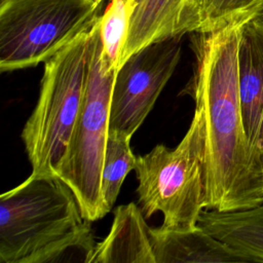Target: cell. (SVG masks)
<instances>
[{"label": "cell", "mask_w": 263, "mask_h": 263, "mask_svg": "<svg viewBox=\"0 0 263 263\" xmlns=\"http://www.w3.org/2000/svg\"><path fill=\"white\" fill-rule=\"evenodd\" d=\"M241 23L190 33L192 98L205 125V209L231 212L263 202V173L243 126L238 95Z\"/></svg>", "instance_id": "cell-1"}, {"label": "cell", "mask_w": 263, "mask_h": 263, "mask_svg": "<svg viewBox=\"0 0 263 263\" xmlns=\"http://www.w3.org/2000/svg\"><path fill=\"white\" fill-rule=\"evenodd\" d=\"M93 239L72 189L31 174L0 196V262H76Z\"/></svg>", "instance_id": "cell-2"}, {"label": "cell", "mask_w": 263, "mask_h": 263, "mask_svg": "<svg viewBox=\"0 0 263 263\" xmlns=\"http://www.w3.org/2000/svg\"><path fill=\"white\" fill-rule=\"evenodd\" d=\"M90 29L44 62L38 101L22 132L34 175L57 176L67 151L85 93Z\"/></svg>", "instance_id": "cell-3"}, {"label": "cell", "mask_w": 263, "mask_h": 263, "mask_svg": "<svg viewBox=\"0 0 263 263\" xmlns=\"http://www.w3.org/2000/svg\"><path fill=\"white\" fill-rule=\"evenodd\" d=\"M204 157L205 125L201 111L195 108L191 124L175 149L159 144L137 157V193L145 218L161 212L163 229L197 227L205 209Z\"/></svg>", "instance_id": "cell-4"}, {"label": "cell", "mask_w": 263, "mask_h": 263, "mask_svg": "<svg viewBox=\"0 0 263 263\" xmlns=\"http://www.w3.org/2000/svg\"><path fill=\"white\" fill-rule=\"evenodd\" d=\"M99 20L100 16L90 29L89 60L82 107L67 151L55 173L72 189L83 217L90 222L103 218L110 211L102 193V171L116 76V72L107 73L102 70Z\"/></svg>", "instance_id": "cell-5"}, {"label": "cell", "mask_w": 263, "mask_h": 263, "mask_svg": "<svg viewBox=\"0 0 263 263\" xmlns=\"http://www.w3.org/2000/svg\"><path fill=\"white\" fill-rule=\"evenodd\" d=\"M97 0H7L0 3V70L46 62L101 15Z\"/></svg>", "instance_id": "cell-6"}, {"label": "cell", "mask_w": 263, "mask_h": 263, "mask_svg": "<svg viewBox=\"0 0 263 263\" xmlns=\"http://www.w3.org/2000/svg\"><path fill=\"white\" fill-rule=\"evenodd\" d=\"M183 36L154 42L132 54L117 70L109 129L133 136L172 77L182 53Z\"/></svg>", "instance_id": "cell-7"}, {"label": "cell", "mask_w": 263, "mask_h": 263, "mask_svg": "<svg viewBox=\"0 0 263 263\" xmlns=\"http://www.w3.org/2000/svg\"><path fill=\"white\" fill-rule=\"evenodd\" d=\"M103 3L104 0H97ZM119 67L145 46L203 28L201 0H136ZM119 69V68H118Z\"/></svg>", "instance_id": "cell-8"}, {"label": "cell", "mask_w": 263, "mask_h": 263, "mask_svg": "<svg viewBox=\"0 0 263 263\" xmlns=\"http://www.w3.org/2000/svg\"><path fill=\"white\" fill-rule=\"evenodd\" d=\"M238 95L250 147L261 163L263 153V18L241 24L238 48Z\"/></svg>", "instance_id": "cell-9"}, {"label": "cell", "mask_w": 263, "mask_h": 263, "mask_svg": "<svg viewBox=\"0 0 263 263\" xmlns=\"http://www.w3.org/2000/svg\"><path fill=\"white\" fill-rule=\"evenodd\" d=\"M149 231L135 202L119 205L109 234L96 246L89 263H156Z\"/></svg>", "instance_id": "cell-10"}, {"label": "cell", "mask_w": 263, "mask_h": 263, "mask_svg": "<svg viewBox=\"0 0 263 263\" xmlns=\"http://www.w3.org/2000/svg\"><path fill=\"white\" fill-rule=\"evenodd\" d=\"M197 226L234 251L243 262H263V202L231 212L204 209Z\"/></svg>", "instance_id": "cell-11"}, {"label": "cell", "mask_w": 263, "mask_h": 263, "mask_svg": "<svg viewBox=\"0 0 263 263\" xmlns=\"http://www.w3.org/2000/svg\"><path fill=\"white\" fill-rule=\"evenodd\" d=\"M149 232L156 263L243 262L199 226L190 230H166L159 226Z\"/></svg>", "instance_id": "cell-12"}, {"label": "cell", "mask_w": 263, "mask_h": 263, "mask_svg": "<svg viewBox=\"0 0 263 263\" xmlns=\"http://www.w3.org/2000/svg\"><path fill=\"white\" fill-rule=\"evenodd\" d=\"M136 7V0H109L107 7L100 15L101 66L104 72H117L119 68Z\"/></svg>", "instance_id": "cell-13"}, {"label": "cell", "mask_w": 263, "mask_h": 263, "mask_svg": "<svg viewBox=\"0 0 263 263\" xmlns=\"http://www.w3.org/2000/svg\"><path fill=\"white\" fill-rule=\"evenodd\" d=\"M133 136L109 129L103 171H102V193L109 210L114 205L121 185L126 175L135 170L137 157L130 148Z\"/></svg>", "instance_id": "cell-14"}, {"label": "cell", "mask_w": 263, "mask_h": 263, "mask_svg": "<svg viewBox=\"0 0 263 263\" xmlns=\"http://www.w3.org/2000/svg\"><path fill=\"white\" fill-rule=\"evenodd\" d=\"M262 12L263 0H208L203 7L201 31L216 30L229 24L241 23Z\"/></svg>", "instance_id": "cell-15"}, {"label": "cell", "mask_w": 263, "mask_h": 263, "mask_svg": "<svg viewBox=\"0 0 263 263\" xmlns=\"http://www.w3.org/2000/svg\"><path fill=\"white\" fill-rule=\"evenodd\" d=\"M206 1H208V0H201V4H202V10H203V7H204V5H205Z\"/></svg>", "instance_id": "cell-16"}, {"label": "cell", "mask_w": 263, "mask_h": 263, "mask_svg": "<svg viewBox=\"0 0 263 263\" xmlns=\"http://www.w3.org/2000/svg\"><path fill=\"white\" fill-rule=\"evenodd\" d=\"M261 167H262V173H263V153L261 156Z\"/></svg>", "instance_id": "cell-17"}, {"label": "cell", "mask_w": 263, "mask_h": 263, "mask_svg": "<svg viewBox=\"0 0 263 263\" xmlns=\"http://www.w3.org/2000/svg\"><path fill=\"white\" fill-rule=\"evenodd\" d=\"M259 15H260V16H261V17H262V18H263V12H262V13H261V14H259Z\"/></svg>", "instance_id": "cell-18"}, {"label": "cell", "mask_w": 263, "mask_h": 263, "mask_svg": "<svg viewBox=\"0 0 263 263\" xmlns=\"http://www.w3.org/2000/svg\"><path fill=\"white\" fill-rule=\"evenodd\" d=\"M4 1H7V0H0V3H1V2H4Z\"/></svg>", "instance_id": "cell-19"}]
</instances>
